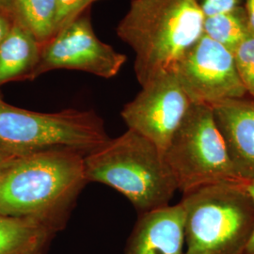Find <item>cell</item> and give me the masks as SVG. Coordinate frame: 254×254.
<instances>
[{"mask_svg":"<svg viewBox=\"0 0 254 254\" xmlns=\"http://www.w3.org/2000/svg\"><path fill=\"white\" fill-rule=\"evenodd\" d=\"M85 155L55 148L16 157L0 173V215L64 230L88 184Z\"/></svg>","mask_w":254,"mask_h":254,"instance_id":"obj_1","label":"cell"},{"mask_svg":"<svg viewBox=\"0 0 254 254\" xmlns=\"http://www.w3.org/2000/svg\"><path fill=\"white\" fill-rule=\"evenodd\" d=\"M204 15L197 0H131L116 32L135 54L140 86L173 72L203 36Z\"/></svg>","mask_w":254,"mask_h":254,"instance_id":"obj_2","label":"cell"},{"mask_svg":"<svg viewBox=\"0 0 254 254\" xmlns=\"http://www.w3.org/2000/svg\"><path fill=\"white\" fill-rule=\"evenodd\" d=\"M84 163L88 183L121 192L139 214L170 205L178 190L163 152L130 129L86 154Z\"/></svg>","mask_w":254,"mask_h":254,"instance_id":"obj_3","label":"cell"},{"mask_svg":"<svg viewBox=\"0 0 254 254\" xmlns=\"http://www.w3.org/2000/svg\"><path fill=\"white\" fill-rule=\"evenodd\" d=\"M248 182L227 180L183 193L185 254H245L254 235Z\"/></svg>","mask_w":254,"mask_h":254,"instance_id":"obj_4","label":"cell"},{"mask_svg":"<svg viewBox=\"0 0 254 254\" xmlns=\"http://www.w3.org/2000/svg\"><path fill=\"white\" fill-rule=\"evenodd\" d=\"M109 139L103 120L92 110L30 111L9 105L0 94V148L9 154L70 148L88 154Z\"/></svg>","mask_w":254,"mask_h":254,"instance_id":"obj_5","label":"cell"},{"mask_svg":"<svg viewBox=\"0 0 254 254\" xmlns=\"http://www.w3.org/2000/svg\"><path fill=\"white\" fill-rule=\"evenodd\" d=\"M164 154L183 193L217 182L244 181L231 163L207 105L192 104Z\"/></svg>","mask_w":254,"mask_h":254,"instance_id":"obj_6","label":"cell"},{"mask_svg":"<svg viewBox=\"0 0 254 254\" xmlns=\"http://www.w3.org/2000/svg\"><path fill=\"white\" fill-rule=\"evenodd\" d=\"M127 61L126 55L97 38L88 9L42 45L37 76L52 70L68 69L109 79L120 73Z\"/></svg>","mask_w":254,"mask_h":254,"instance_id":"obj_7","label":"cell"},{"mask_svg":"<svg viewBox=\"0 0 254 254\" xmlns=\"http://www.w3.org/2000/svg\"><path fill=\"white\" fill-rule=\"evenodd\" d=\"M141 88L134 100L124 107L122 118L128 129L165 153L193 103L173 72L157 75Z\"/></svg>","mask_w":254,"mask_h":254,"instance_id":"obj_8","label":"cell"},{"mask_svg":"<svg viewBox=\"0 0 254 254\" xmlns=\"http://www.w3.org/2000/svg\"><path fill=\"white\" fill-rule=\"evenodd\" d=\"M173 73L193 104L212 107L248 95L233 52L205 35L183 57Z\"/></svg>","mask_w":254,"mask_h":254,"instance_id":"obj_9","label":"cell"},{"mask_svg":"<svg viewBox=\"0 0 254 254\" xmlns=\"http://www.w3.org/2000/svg\"><path fill=\"white\" fill-rule=\"evenodd\" d=\"M215 123L239 177L254 179V98L222 101L212 106Z\"/></svg>","mask_w":254,"mask_h":254,"instance_id":"obj_10","label":"cell"},{"mask_svg":"<svg viewBox=\"0 0 254 254\" xmlns=\"http://www.w3.org/2000/svg\"><path fill=\"white\" fill-rule=\"evenodd\" d=\"M185 212L181 203L139 214L126 254H185Z\"/></svg>","mask_w":254,"mask_h":254,"instance_id":"obj_11","label":"cell"},{"mask_svg":"<svg viewBox=\"0 0 254 254\" xmlns=\"http://www.w3.org/2000/svg\"><path fill=\"white\" fill-rule=\"evenodd\" d=\"M41 51L42 45L14 21L9 35L0 45V86L38 77Z\"/></svg>","mask_w":254,"mask_h":254,"instance_id":"obj_12","label":"cell"},{"mask_svg":"<svg viewBox=\"0 0 254 254\" xmlns=\"http://www.w3.org/2000/svg\"><path fill=\"white\" fill-rule=\"evenodd\" d=\"M56 235L35 220L0 215V254H46Z\"/></svg>","mask_w":254,"mask_h":254,"instance_id":"obj_13","label":"cell"},{"mask_svg":"<svg viewBox=\"0 0 254 254\" xmlns=\"http://www.w3.org/2000/svg\"><path fill=\"white\" fill-rule=\"evenodd\" d=\"M14 21L44 45L56 34L58 0H9Z\"/></svg>","mask_w":254,"mask_h":254,"instance_id":"obj_14","label":"cell"},{"mask_svg":"<svg viewBox=\"0 0 254 254\" xmlns=\"http://www.w3.org/2000/svg\"><path fill=\"white\" fill-rule=\"evenodd\" d=\"M251 31L244 6L204 17L203 21V35L211 38L232 52Z\"/></svg>","mask_w":254,"mask_h":254,"instance_id":"obj_15","label":"cell"},{"mask_svg":"<svg viewBox=\"0 0 254 254\" xmlns=\"http://www.w3.org/2000/svg\"><path fill=\"white\" fill-rule=\"evenodd\" d=\"M236 70L247 94L254 98V32L251 31L233 51Z\"/></svg>","mask_w":254,"mask_h":254,"instance_id":"obj_16","label":"cell"},{"mask_svg":"<svg viewBox=\"0 0 254 254\" xmlns=\"http://www.w3.org/2000/svg\"><path fill=\"white\" fill-rule=\"evenodd\" d=\"M99 0H58V17L56 33L78 18L90 9L91 4Z\"/></svg>","mask_w":254,"mask_h":254,"instance_id":"obj_17","label":"cell"},{"mask_svg":"<svg viewBox=\"0 0 254 254\" xmlns=\"http://www.w3.org/2000/svg\"><path fill=\"white\" fill-rule=\"evenodd\" d=\"M204 17L227 12L244 6V0H197Z\"/></svg>","mask_w":254,"mask_h":254,"instance_id":"obj_18","label":"cell"},{"mask_svg":"<svg viewBox=\"0 0 254 254\" xmlns=\"http://www.w3.org/2000/svg\"><path fill=\"white\" fill-rule=\"evenodd\" d=\"M14 25V18L9 8L0 6V45L9 35Z\"/></svg>","mask_w":254,"mask_h":254,"instance_id":"obj_19","label":"cell"},{"mask_svg":"<svg viewBox=\"0 0 254 254\" xmlns=\"http://www.w3.org/2000/svg\"><path fill=\"white\" fill-rule=\"evenodd\" d=\"M16 157L18 156L9 154L7 151L0 148V173H2Z\"/></svg>","mask_w":254,"mask_h":254,"instance_id":"obj_20","label":"cell"},{"mask_svg":"<svg viewBox=\"0 0 254 254\" xmlns=\"http://www.w3.org/2000/svg\"><path fill=\"white\" fill-rule=\"evenodd\" d=\"M244 8L248 15L251 30L254 32V0H244Z\"/></svg>","mask_w":254,"mask_h":254,"instance_id":"obj_21","label":"cell"},{"mask_svg":"<svg viewBox=\"0 0 254 254\" xmlns=\"http://www.w3.org/2000/svg\"><path fill=\"white\" fill-rule=\"evenodd\" d=\"M248 187H249V190L251 191V193H252V195L254 198V179L249 182ZM245 254H254V235L253 238H252V240H251V242H250V244L248 246V248H247Z\"/></svg>","mask_w":254,"mask_h":254,"instance_id":"obj_22","label":"cell"},{"mask_svg":"<svg viewBox=\"0 0 254 254\" xmlns=\"http://www.w3.org/2000/svg\"><path fill=\"white\" fill-rule=\"evenodd\" d=\"M0 6L9 8V0H0Z\"/></svg>","mask_w":254,"mask_h":254,"instance_id":"obj_23","label":"cell"}]
</instances>
